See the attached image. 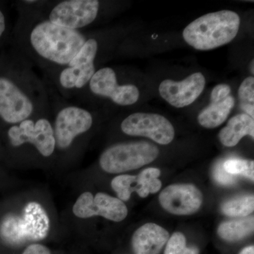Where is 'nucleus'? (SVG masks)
I'll list each match as a JSON object with an SVG mask.
<instances>
[{
	"mask_svg": "<svg viewBox=\"0 0 254 254\" xmlns=\"http://www.w3.org/2000/svg\"><path fill=\"white\" fill-rule=\"evenodd\" d=\"M44 2L45 0L18 1L14 47L34 67L48 76L71 63L86 42L88 32L50 22L40 11Z\"/></svg>",
	"mask_w": 254,
	"mask_h": 254,
	"instance_id": "obj_1",
	"label": "nucleus"
},
{
	"mask_svg": "<svg viewBox=\"0 0 254 254\" xmlns=\"http://www.w3.org/2000/svg\"><path fill=\"white\" fill-rule=\"evenodd\" d=\"M5 60L4 73H0V120L11 126L50 115L48 85L33 64L15 47Z\"/></svg>",
	"mask_w": 254,
	"mask_h": 254,
	"instance_id": "obj_2",
	"label": "nucleus"
},
{
	"mask_svg": "<svg viewBox=\"0 0 254 254\" xmlns=\"http://www.w3.org/2000/svg\"><path fill=\"white\" fill-rule=\"evenodd\" d=\"M240 17L230 10L209 13L190 23L183 38L195 50H210L235 39L240 27Z\"/></svg>",
	"mask_w": 254,
	"mask_h": 254,
	"instance_id": "obj_3",
	"label": "nucleus"
},
{
	"mask_svg": "<svg viewBox=\"0 0 254 254\" xmlns=\"http://www.w3.org/2000/svg\"><path fill=\"white\" fill-rule=\"evenodd\" d=\"M100 9L101 2L98 0H45L40 11L57 26L85 31L98 20Z\"/></svg>",
	"mask_w": 254,
	"mask_h": 254,
	"instance_id": "obj_4",
	"label": "nucleus"
},
{
	"mask_svg": "<svg viewBox=\"0 0 254 254\" xmlns=\"http://www.w3.org/2000/svg\"><path fill=\"white\" fill-rule=\"evenodd\" d=\"M139 97L138 87L131 83H120L116 71L105 66L98 69L74 100L82 104L90 98H103L118 106L127 107L136 103Z\"/></svg>",
	"mask_w": 254,
	"mask_h": 254,
	"instance_id": "obj_5",
	"label": "nucleus"
},
{
	"mask_svg": "<svg viewBox=\"0 0 254 254\" xmlns=\"http://www.w3.org/2000/svg\"><path fill=\"white\" fill-rule=\"evenodd\" d=\"M159 149L146 141L112 145L102 153L100 165L106 173H125L148 165L158 158Z\"/></svg>",
	"mask_w": 254,
	"mask_h": 254,
	"instance_id": "obj_6",
	"label": "nucleus"
},
{
	"mask_svg": "<svg viewBox=\"0 0 254 254\" xmlns=\"http://www.w3.org/2000/svg\"><path fill=\"white\" fill-rule=\"evenodd\" d=\"M7 137L13 148H18L24 143H31L43 158H49L56 151L50 113L11 125L8 129Z\"/></svg>",
	"mask_w": 254,
	"mask_h": 254,
	"instance_id": "obj_7",
	"label": "nucleus"
},
{
	"mask_svg": "<svg viewBox=\"0 0 254 254\" xmlns=\"http://www.w3.org/2000/svg\"><path fill=\"white\" fill-rule=\"evenodd\" d=\"M120 128L128 136L147 137L161 145L169 144L175 137L173 125L158 114H131L122 122Z\"/></svg>",
	"mask_w": 254,
	"mask_h": 254,
	"instance_id": "obj_8",
	"label": "nucleus"
},
{
	"mask_svg": "<svg viewBox=\"0 0 254 254\" xmlns=\"http://www.w3.org/2000/svg\"><path fill=\"white\" fill-rule=\"evenodd\" d=\"M73 213L80 218L99 215L112 221L121 222L127 218L128 209L118 198L105 193H98L93 197L90 192H84L73 205Z\"/></svg>",
	"mask_w": 254,
	"mask_h": 254,
	"instance_id": "obj_9",
	"label": "nucleus"
},
{
	"mask_svg": "<svg viewBox=\"0 0 254 254\" xmlns=\"http://www.w3.org/2000/svg\"><path fill=\"white\" fill-rule=\"evenodd\" d=\"M160 204L166 211L176 215H190L199 210L203 195L190 184L172 185L164 189L159 195Z\"/></svg>",
	"mask_w": 254,
	"mask_h": 254,
	"instance_id": "obj_10",
	"label": "nucleus"
},
{
	"mask_svg": "<svg viewBox=\"0 0 254 254\" xmlns=\"http://www.w3.org/2000/svg\"><path fill=\"white\" fill-rule=\"evenodd\" d=\"M205 78L200 72L190 75L182 81L165 80L159 86L163 99L177 108L192 104L204 90Z\"/></svg>",
	"mask_w": 254,
	"mask_h": 254,
	"instance_id": "obj_11",
	"label": "nucleus"
},
{
	"mask_svg": "<svg viewBox=\"0 0 254 254\" xmlns=\"http://www.w3.org/2000/svg\"><path fill=\"white\" fill-rule=\"evenodd\" d=\"M14 228L18 244L43 240L49 231V218L39 203L31 202L25 208L22 218L14 216Z\"/></svg>",
	"mask_w": 254,
	"mask_h": 254,
	"instance_id": "obj_12",
	"label": "nucleus"
},
{
	"mask_svg": "<svg viewBox=\"0 0 254 254\" xmlns=\"http://www.w3.org/2000/svg\"><path fill=\"white\" fill-rule=\"evenodd\" d=\"M170 238V234L155 223H146L136 230L132 237L134 254H159Z\"/></svg>",
	"mask_w": 254,
	"mask_h": 254,
	"instance_id": "obj_13",
	"label": "nucleus"
},
{
	"mask_svg": "<svg viewBox=\"0 0 254 254\" xmlns=\"http://www.w3.org/2000/svg\"><path fill=\"white\" fill-rule=\"evenodd\" d=\"M246 136L254 138V120L247 114L230 119L218 135L222 144L226 147L235 146Z\"/></svg>",
	"mask_w": 254,
	"mask_h": 254,
	"instance_id": "obj_14",
	"label": "nucleus"
},
{
	"mask_svg": "<svg viewBox=\"0 0 254 254\" xmlns=\"http://www.w3.org/2000/svg\"><path fill=\"white\" fill-rule=\"evenodd\" d=\"M234 106L235 99L231 95L220 102H211L198 115V123L205 128H216L227 120Z\"/></svg>",
	"mask_w": 254,
	"mask_h": 254,
	"instance_id": "obj_15",
	"label": "nucleus"
},
{
	"mask_svg": "<svg viewBox=\"0 0 254 254\" xmlns=\"http://www.w3.org/2000/svg\"><path fill=\"white\" fill-rule=\"evenodd\" d=\"M254 229V217H248L222 222L218 228V235L226 242H238L253 233Z\"/></svg>",
	"mask_w": 254,
	"mask_h": 254,
	"instance_id": "obj_16",
	"label": "nucleus"
},
{
	"mask_svg": "<svg viewBox=\"0 0 254 254\" xmlns=\"http://www.w3.org/2000/svg\"><path fill=\"white\" fill-rule=\"evenodd\" d=\"M160 173L158 168L145 169L136 176L134 191L141 198H146L149 193H157L162 187V182L158 179Z\"/></svg>",
	"mask_w": 254,
	"mask_h": 254,
	"instance_id": "obj_17",
	"label": "nucleus"
},
{
	"mask_svg": "<svg viewBox=\"0 0 254 254\" xmlns=\"http://www.w3.org/2000/svg\"><path fill=\"white\" fill-rule=\"evenodd\" d=\"M254 210V195H242L232 198L221 205L222 213L232 218H246L253 213Z\"/></svg>",
	"mask_w": 254,
	"mask_h": 254,
	"instance_id": "obj_18",
	"label": "nucleus"
},
{
	"mask_svg": "<svg viewBox=\"0 0 254 254\" xmlns=\"http://www.w3.org/2000/svg\"><path fill=\"white\" fill-rule=\"evenodd\" d=\"M241 108L250 116L254 118V78L250 76L245 78L240 85L238 91Z\"/></svg>",
	"mask_w": 254,
	"mask_h": 254,
	"instance_id": "obj_19",
	"label": "nucleus"
},
{
	"mask_svg": "<svg viewBox=\"0 0 254 254\" xmlns=\"http://www.w3.org/2000/svg\"><path fill=\"white\" fill-rule=\"evenodd\" d=\"M200 251L194 247L187 245L186 237L182 232H175L169 238L164 254H199Z\"/></svg>",
	"mask_w": 254,
	"mask_h": 254,
	"instance_id": "obj_20",
	"label": "nucleus"
},
{
	"mask_svg": "<svg viewBox=\"0 0 254 254\" xmlns=\"http://www.w3.org/2000/svg\"><path fill=\"white\" fill-rule=\"evenodd\" d=\"M223 168L231 175H242L254 182V163L253 160L243 159H230L223 162Z\"/></svg>",
	"mask_w": 254,
	"mask_h": 254,
	"instance_id": "obj_21",
	"label": "nucleus"
},
{
	"mask_svg": "<svg viewBox=\"0 0 254 254\" xmlns=\"http://www.w3.org/2000/svg\"><path fill=\"white\" fill-rule=\"evenodd\" d=\"M136 176L130 175H121L115 177L111 182V187L116 192L118 198L122 201L129 200L133 193V185Z\"/></svg>",
	"mask_w": 254,
	"mask_h": 254,
	"instance_id": "obj_22",
	"label": "nucleus"
},
{
	"mask_svg": "<svg viewBox=\"0 0 254 254\" xmlns=\"http://www.w3.org/2000/svg\"><path fill=\"white\" fill-rule=\"evenodd\" d=\"M213 175L215 181L224 186L235 185L237 182L235 175L227 173L223 168V162H219L213 169Z\"/></svg>",
	"mask_w": 254,
	"mask_h": 254,
	"instance_id": "obj_23",
	"label": "nucleus"
},
{
	"mask_svg": "<svg viewBox=\"0 0 254 254\" xmlns=\"http://www.w3.org/2000/svg\"><path fill=\"white\" fill-rule=\"evenodd\" d=\"M230 87L227 84H218L212 91L210 95V100L212 103L220 102L222 100L226 99L229 95H230Z\"/></svg>",
	"mask_w": 254,
	"mask_h": 254,
	"instance_id": "obj_24",
	"label": "nucleus"
},
{
	"mask_svg": "<svg viewBox=\"0 0 254 254\" xmlns=\"http://www.w3.org/2000/svg\"><path fill=\"white\" fill-rule=\"evenodd\" d=\"M22 254H51V253L45 246L35 244V245L28 246Z\"/></svg>",
	"mask_w": 254,
	"mask_h": 254,
	"instance_id": "obj_25",
	"label": "nucleus"
},
{
	"mask_svg": "<svg viewBox=\"0 0 254 254\" xmlns=\"http://www.w3.org/2000/svg\"><path fill=\"white\" fill-rule=\"evenodd\" d=\"M7 29V20L6 15L0 8V41L2 39Z\"/></svg>",
	"mask_w": 254,
	"mask_h": 254,
	"instance_id": "obj_26",
	"label": "nucleus"
},
{
	"mask_svg": "<svg viewBox=\"0 0 254 254\" xmlns=\"http://www.w3.org/2000/svg\"><path fill=\"white\" fill-rule=\"evenodd\" d=\"M239 254H254V246H249V247H245V248L241 251L240 253Z\"/></svg>",
	"mask_w": 254,
	"mask_h": 254,
	"instance_id": "obj_27",
	"label": "nucleus"
},
{
	"mask_svg": "<svg viewBox=\"0 0 254 254\" xmlns=\"http://www.w3.org/2000/svg\"><path fill=\"white\" fill-rule=\"evenodd\" d=\"M252 73H254V60L252 61Z\"/></svg>",
	"mask_w": 254,
	"mask_h": 254,
	"instance_id": "obj_28",
	"label": "nucleus"
}]
</instances>
